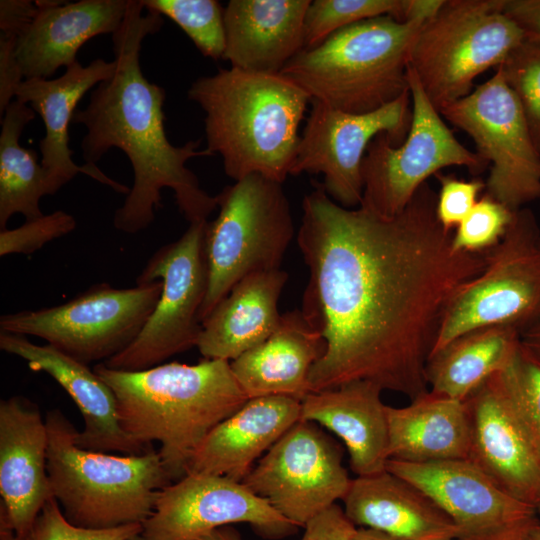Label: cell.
<instances>
[{
    "instance_id": "6da1fadb",
    "label": "cell",
    "mask_w": 540,
    "mask_h": 540,
    "mask_svg": "<svg viewBox=\"0 0 540 540\" xmlns=\"http://www.w3.org/2000/svg\"><path fill=\"white\" fill-rule=\"evenodd\" d=\"M314 186L297 232L308 268L300 310L326 343L310 390L368 381L413 400L429 391L426 366L447 309L483 271L485 252L454 248L428 182L392 217L343 207Z\"/></svg>"
},
{
    "instance_id": "7a4b0ae2",
    "label": "cell",
    "mask_w": 540,
    "mask_h": 540,
    "mask_svg": "<svg viewBox=\"0 0 540 540\" xmlns=\"http://www.w3.org/2000/svg\"><path fill=\"white\" fill-rule=\"evenodd\" d=\"M143 9L141 0H129L125 18L112 34L116 70L92 90L87 106L77 109L72 119L87 129L81 141L86 164L95 165L112 147L122 150L131 163L133 185L113 217L114 227L129 234L154 221L163 188L173 190L189 224L207 221L217 207V197L204 191L186 167L192 158L213 155L199 149L201 140L183 146L170 143L165 131V90L142 72V42L164 24L160 14L142 15Z\"/></svg>"
},
{
    "instance_id": "3957f363",
    "label": "cell",
    "mask_w": 540,
    "mask_h": 540,
    "mask_svg": "<svg viewBox=\"0 0 540 540\" xmlns=\"http://www.w3.org/2000/svg\"><path fill=\"white\" fill-rule=\"evenodd\" d=\"M95 373L112 389L123 430L158 451L170 480L187 475L191 459L209 433L249 399L235 379L230 361L203 359L122 371L104 363Z\"/></svg>"
},
{
    "instance_id": "277c9868",
    "label": "cell",
    "mask_w": 540,
    "mask_h": 540,
    "mask_svg": "<svg viewBox=\"0 0 540 540\" xmlns=\"http://www.w3.org/2000/svg\"><path fill=\"white\" fill-rule=\"evenodd\" d=\"M188 99L205 113L206 149L235 181L259 174L283 184L300 142L310 96L281 73L219 68L197 78Z\"/></svg>"
},
{
    "instance_id": "5b68a950",
    "label": "cell",
    "mask_w": 540,
    "mask_h": 540,
    "mask_svg": "<svg viewBox=\"0 0 540 540\" xmlns=\"http://www.w3.org/2000/svg\"><path fill=\"white\" fill-rule=\"evenodd\" d=\"M426 21L389 15L362 20L301 50L280 73L330 108L375 111L409 91L410 51Z\"/></svg>"
},
{
    "instance_id": "8992f818",
    "label": "cell",
    "mask_w": 540,
    "mask_h": 540,
    "mask_svg": "<svg viewBox=\"0 0 540 540\" xmlns=\"http://www.w3.org/2000/svg\"><path fill=\"white\" fill-rule=\"evenodd\" d=\"M47 472L53 496L75 526L107 529L143 524L170 480L159 452L114 455L83 449L59 409L47 412Z\"/></svg>"
},
{
    "instance_id": "52a82bcc",
    "label": "cell",
    "mask_w": 540,
    "mask_h": 540,
    "mask_svg": "<svg viewBox=\"0 0 540 540\" xmlns=\"http://www.w3.org/2000/svg\"><path fill=\"white\" fill-rule=\"evenodd\" d=\"M216 197L219 213L207 221L204 233L208 285L201 322L241 279L280 269L295 233L289 201L279 182L251 174Z\"/></svg>"
},
{
    "instance_id": "ba28073f",
    "label": "cell",
    "mask_w": 540,
    "mask_h": 540,
    "mask_svg": "<svg viewBox=\"0 0 540 540\" xmlns=\"http://www.w3.org/2000/svg\"><path fill=\"white\" fill-rule=\"evenodd\" d=\"M503 4L504 0H444L419 30L409 66L438 111L468 95L477 76L498 68L525 40Z\"/></svg>"
},
{
    "instance_id": "9c48e42d",
    "label": "cell",
    "mask_w": 540,
    "mask_h": 540,
    "mask_svg": "<svg viewBox=\"0 0 540 540\" xmlns=\"http://www.w3.org/2000/svg\"><path fill=\"white\" fill-rule=\"evenodd\" d=\"M485 259L483 271L452 299L431 355L474 329L507 326L523 335L540 326V228L530 209L514 212Z\"/></svg>"
},
{
    "instance_id": "30bf717a",
    "label": "cell",
    "mask_w": 540,
    "mask_h": 540,
    "mask_svg": "<svg viewBox=\"0 0 540 540\" xmlns=\"http://www.w3.org/2000/svg\"><path fill=\"white\" fill-rule=\"evenodd\" d=\"M162 288L161 280L124 289L96 284L57 306L2 315L0 331L41 338L86 365L105 362L137 338Z\"/></svg>"
},
{
    "instance_id": "8fae6325",
    "label": "cell",
    "mask_w": 540,
    "mask_h": 540,
    "mask_svg": "<svg viewBox=\"0 0 540 540\" xmlns=\"http://www.w3.org/2000/svg\"><path fill=\"white\" fill-rule=\"evenodd\" d=\"M412 117L405 140L394 145L386 133L369 144L362 161L360 206L382 216L400 213L427 179L449 166H462L473 175L488 163L462 145L432 105L408 65Z\"/></svg>"
},
{
    "instance_id": "7c38bea8",
    "label": "cell",
    "mask_w": 540,
    "mask_h": 540,
    "mask_svg": "<svg viewBox=\"0 0 540 540\" xmlns=\"http://www.w3.org/2000/svg\"><path fill=\"white\" fill-rule=\"evenodd\" d=\"M206 223H190L179 239L163 245L150 257L136 284L161 280V295L137 338L102 362L108 368L140 371L197 347L202 331L199 315L208 285Z\"/></svg>"
},
{
    "instance_id": "4fadbf2b",
    "label": "cell",
    "mask_w": 540,
    "mask_h": 540,
    "mask_svg": "<svg viewBox=\"0 0 540 540\" xmlns=\"http://www.w3.org/2000/svg\"><path fill=\"white\" fill-rule=\"evenodd\" d=\"M439 113L474 141L490 164L485 193L517 211L540 198V152L501 72Z\"/></svg>"
},
{
    "instance_id": "5bb4252c",
    "label": "cell",
    "mask_w": 540,
    "mask_h": 540,
    "mask_svg": "<svg viewBox=\"0 0 540 540\" xmlns=\"http://www.w3.org/2000/svg\"><path fill=\"white\" fill-rule=\"evenodd\" d=\"M343 450L314 422L297 421L251 469L242 483L278 513L304 527L342 500L352 479Z\"/></svg>"
},
{
    "instance_id": "9a60e30c",
    "label": "cell",
    "mask_w": 540,
    "mask_h": 540,
    "mask_svg": "<svg viewBox=\"0 0 540 540\" xmlns=\"http://www.w3.org/2000/svg\"><path fill=\"white\" fill-rule=\"evenodd\" d=\"M411 93L372 112L355 114L311 100V110L300 135L290 175L321 174L320 183L339 205L360 206L363 195L362 161L371 141L386 133L394 145L408 133Z\"/></svg>"
},
{
    "instance_id": "2e32d148",
    "label": "cell",
    "mask_w": 540,
    "mask_h": 540,
    "mask_svg": "<svg viewBox=\"0 0 540 540\" xmlns=\"http://www.w3.org/2000/svg\"><path fill=\"white\" fill-rule=\"evenodd\" d=\"M386 469L424 491L458 528L460 540H530L540 525L534 506L503 491L468 460L389 459Z\"/></svg>"
},
{
    "instance_id": "e0dca14e",
    "label": "cell",
    "mask_w": 540,
    "mask_h": 540,
    "mask_svg": "<svg viewBox=\"0 0 540 540\" xmlns=\"http://www.w3.org/2000/svg\"><path fill=\"white\" fill-rule=\"evenodd\" d=\"M233 523H248L267 539L288 537L299 528L242 482L194 473L160 491L153 513L142 524V536L145 540H198Z\"/></svg>"
},
{
    "instance_id": "ac0fdd59",
    "label": "cell",
    "mask_w": 540,
    "mask_h": 540,
    "mask_svg": "<svg viewBox=\"0 0 540 540\" xmlns=\"http://www.w3.org/2000/svg\"><path fill=\"white\" fill-rule=\"evenodd\" d=\"M463 402L470 430L467 460L503 491L535 507L540 498V448L509 401L499 372Z\"/></svg>"
},
{
    "instance_id": "d6986e66",
    "label": "cell",
    "mask_w": 540,
    "mask_h": 540,
    "mask_svg": "<svg viewBox=\"0 0 540 540\" xmlns=\"http://www.w3.org/2000/svg\"><path fill=\"white\" fill-rule=\"evenodd\" d=\"M48 430L39 407L22 396L0 402V524L21 539L48 499Z\"/></svg>"
},
{
    "instance_id": "ffe728a7",
    "label": "cell",
    "mask_w": 540,
    "mask_h": 540,
    "mask_svg": "<svg viewBox=\"0 0 540 540\" xmlns=\"http://www.w3.org/2000/svg\"><path fill=\"white\" fill-rule=\"evenodd\" d=\"M0 349L25 360L33 371L51 376L72 398L83 418L75 443L86 450L142 455L154 450L132 439L121 427L112 389L88 365L49 344L0 331Z\"/></svg>"
},
{
    "instance_id": "44dd1931",
    "label": "cell",
    "mask_w": 540,
    "mask_h": 540,
    "mask_svg": "<svg viewBox=\"0 0 540 540\" xmlns=\"http://www.w3.org/2000/svg\"><path fill=\"white\" fill-rule=\"evenodd\" d=\"M115 70L114 60L107 62L99 58L87 66L77 62L58 78H30L18 86L15 98L29 103L45 126V136L39 143L40 163L49 176L53 194L79 173L118 193L127 195L130 192V188L105 175L96 165H77L72 160L73 151L69 147V125L77 104L92 87L110 78Z\"/></svg>"
},
{
    "instance_id": "7402d4cb",
    "label": "cell",
    "mask_w": 540,
    "mask_h": 540,
    "mask_svg": "<svg viewBox=\"0 0 540 540\" xmlns=\"http://www.w3.org/2000/svg\"><path fill=\"white\" fill-rule=\"evenodd\" d=\"M36 4L38 12L16 46L25 79H49L58 68L77 63V53L88 40L120 27L129 0H36Z\"/></svg>"
},
{
    "instance_id": "603a6c76",
    "label": "cell",
    "mask_w": 540,
    "mask_h": 540,
    "mask_svg": "<svg viewBox=\"0 0 540 540\" xmlns=\"http://www.w3.org/2000/svg\"><path fill=\"white\" fill-rule=\"evenodd\" d=\"M301 401L288 396L250 398L218 424L191 459L187 474L224 476L242 482L260 459L297 421Z\"/></svg>"
},
{
    "instance_id": "cb8c5ba5",
    "label": "cell",
    "mask_w": 540,
    "mask_h": 540,
    "mask_svg": "<svg viewBox=\"0 0 540 540\" xmlns=\"http://www.w3.org/2000/svg\"><path fill=\"white\" fill-rule=\"evenodd\" d=\"M355 526L400 540L458 539L459 530L420 488L388 471L352 479L342 499Z\"/></svg>"
},
{
    "instance_id": "d4e9b609",
    "label": "cell",
    "mask_w": 540,
    "mask_h": 540,
    "mask_svg": "<svg viewBox=\"0 0 540 540\" xmlns=\"http://www.w3.org/2000/svg\"><path fill=\"white\" fill-rule=\"evenodd\" d=\"M310 0H230L224 59L242 70L280 73L304 49Z\"/></svg>"
},
{
    "instance_id": "484cf974",
    "label": "cell",
    "mask_w": 540,
    "mask_h": 540,
    "mask_svg": "<svg viewBox=\"0 0 540 540\" xmlns=\"http://www.w3.org/2000/svg\"><path fill=\"white\" fill-rule=\"evenodd\" d=\"M382 389L368 381L309 393L301 401L300 420L311 421L336 434L349 453L357 476L386 470L388 422Z\"/></svg>"
},
{
    "instance_id": "4316f807",
    "label": "cell",
    "mask_w": 540,
    "mask_h": 540,
    "mask_svg": "<svg viewBox=\"0 0 540 540\" xmlns=\"http://www.w3.org/2000/svg\"><path fill=\"white\" fill-rule=\"evenodd\" d=\"M325 350L323 337L300 309L293 310L282 314L266 340L230 361V366L249 399L279 395L302 401L311 393V369Z\"/></svg>"
},
{
    "instance_id": "83f0119b",
    "label": "cell",
    "mask_w": 540,
    "mask_h": 540,
    "mask_svg": "<svg viewBox=\"0 0 540 540\" xmlns=\"http://www.w3.org/2000/svg\"><path fill=\"white\" fill-rule=\"evenodd\" d=\"M287 279L281 269L241 279L202 322L201 355L232 361L266 340L279 325L278 302Z\"/></svg>"
},
{
    "instance_id": "f1b7e54d",
    "label": "cell",
    "mask_w": 540,
    "mask_h": 540,
    "mask_svg": "<svg viewBox=\"0 0 540 540\" xmlns=\"http://www.w3.org/2000/svg\"><path fill=\"white\" fill-rule=\"evenodd\" d=\"M389 459L409 463L467 460L469 420L463 401L432 391L404 407H386Z\"/></svg>"
},
{
    "instance_id": "f546056e",
    "label": "cell",
    "mask_w": 540,
    "mask_h": 540,
    "mask_svg": "<svg viewBox=\"0 0 540 540\" xmlns=\"http://www.w3.org/2000/svg\"><path fill=\"white\" fill-rule=\"evenodd\" d=\"M521 333L512 327L489 326L466 332L432 354L426 366L430 391L464 401L517 355Z\"/></svg>"
},
{
    "instance_id": "4dcf8cb0",
    "label": "cell",
    "mask_w": 540,
    "mask_h": 540,
    "mask_svg": "<svg viewBox=\"0 0 540 540\" xmlns=\"http://www.w3.org/2000/svg\"><path fill=\"white\" fill-rule=\"evenodd\" d=\"M35 118V111L15 99L1 117L0 134V228L22 214L26 221L43 215L39 202L53 195L49 176L33 149L19 144L24 127Z\"/></svg>"
},
{
    "instance_id": "1f68e13d",
    "label": "cell",
    "mask_w": 540,
    "mask_h": 540,
    "mask_svg": "<svg viewBox=\"0 0 540 540\" xmlns=\"http://www.w3.org/2000/svg\"><path fill=\"white\" fill-rule=\"evenodd\" d=\"M414 0H314L304 18V49L316 47L336 31L362 20L392 16L412 20Z\"/></svg>"
},
{
    "instance_id": "d6a6232c",
    "label": "cell",
    "mask_w": 540,
    "mask_h": 540,
    "mask_svg": "<svg viewBox=\"0 0 540 540\" xmlns=\"http://www.w3.org/2000/svg\"><path fill=\"white\" fill-rule=\"evenodd\" d=\"M147 11L166 16L192 40L203 56L224 59V8L216 0H141Z\"/></svg>"
},
{
    "instance_id": "836d02e7",
    "label": "cell",
    "mask_w": 540,
    "mask_h": 540,
    "mask_svg": "<svg viewBox=\"0 0 540 540\" xmlns=\"http://www.w3.org/2000/svg\"><path fill=\"white\" fill-rule=\"evenodd\" d=\"M496 69L515 94L540 152V43L525 39Z\"/></svg>"
},
{
    "instance_id": "e575fe53",
    "label": "cell",
    "mask_w": 540,
    "mask_h": 540,
    "mask_svg": "<svg viewBox=\"0 0 540 540\" xmlns=\"http://www.w3.org/2000/svg\"><path fill=\"white\" fill-rule=\"evenodd\" d=\"M499 375L514 410L540 448V359L521 344Z\"/></svg>"
},
{
    "instance_id": "d590c367",
    "label": "cell",
    "mask_w": 540,
    "mask_h": 540,
    "mask_svg": "<svg viewBox=\"0 0 540 540\" xmlns=\"http://www.w3.org/2000/svg\"><path fill=\"white\" fill-rule=\"evenodd\" d=\"M38 11L35 1H0V115L13 101L23 81V73L16 56L18 37Z\"/></svg>"
},
{
    "instance_id": "8d00e7d4",
    "label": "cell",
    "mask_w": 540,
    "mask_h": 540,
    "mask_svg": "<svg viewBox=\"0 0 540 540\" xmlns=\"http://www.w3.org/2000/svg\"><path fill=\"white\" fill-rule=\"evenodd\" d=\"M514 212L488 194H484L453 233L456 250L484 253L505 235Z\"/></svg>"
},
{
    "instance_id": "74e56055",
    "label": "cell",
    "mask_w": 540,
    "mask_h": 540,
    "mask_svg": "<svg viewBox=\"0 0 540 540\" xmlns=\"http://www.w3.org/2000/svg\"><path fill=\"white\" fill-rule=\"evenodd\" d=\"M142 524L107 529L75 526L64 516L55 497L46 501L28 532L20 540H128L141 534Z\"/></svg>"
},
{
    "instance_id": "f35d334b",
    "label": "cell",
    "mask_w": 540,
    "mask_h": 540,
    "mask_svg": "<svg viewBox=\"0 0 540 540\" xmlns=\"http://www.w3.org/2000/svg\"><path fill=\"white\" fill-rule=\"evenodd\" d=\"M75 218L63 211L57 210L50 214L25 221L14 229L0 231V256L10 254L30 255L42 248L48 242L63 237L76 228Z\"/></svg>"
},
{
    "instance_id": "ab89813d",
    "label": "cell",
    "mask_w": 540,
    "mask_h": 540,
    "mask_svg": "<svg viewBox=\"0 0 540 540\" xmlns=\"http://www.w3.org/2000/svg\"><path fill=\"white\" fill-rule=\"evenodd\" d=\"M434 176L440 183L436 205L437 218L446 231L452 232L479 200V194L485 190V182L481 179L464 180L442 172Z\"/></svg>"
},
{
    "instance_id": "60d3db41",
    "label": "cell",
    "mask_w": 540,
    "mask_h": 540,
    "mask_svg": "<svg viewBox=\"0 0 540 540\" xmlns=\"http://www.w3.org/2000/svg\"><path fill=\"white\" fill-rule=\"evenodd\" d=\"M301 540H352L357 527L336 503L312 517Z\"/></svg>"
},
{
    "instance_id": "b9f144b4",
    "label": "cell",
    "mask_w": 540,
    "mask_h": 540,
    "mask_svg": "<svg viewBox=\"0 0 540 540\" xmlns=\"http://www.w3.org/2000/svg\"><path fill=\"white\" fill-rule=\"evenodd\" d=\"M503 11L526 40L540 43V0H504Z\"/></svg>"
},
{
    "instance_id": "7bdbcfd3",
    "label": "cell",
    "mask_w": 540,
    "mask_h": 540,
    "mask_svg": "<svg viewBox=\"0 0 540 540\" xmlns=\"http://www.w3.org/2000/svg\"><path fill=\"white\" fill-rule=\"evenodd\" d=\"M198 540H242L239 532L230 526L217 528Z\"/></svg>"
},
{
    "instance_id": "ee69618b",
    "label": "cell",
    "mask_w": 540,
    "mask_h": 540,
    "mask_svg": "<svg viewBox=\"0 0 540 540\" xmlns=\"http://www.w3.org/2000/svg\"><path fill=\"white\" fill-rule=\"evenodd\" d=\"M352 540H400L384 532L360 527L357 528Z\"/></svg>"
},
{
    "instance_id": "f6af8a7d",
    "label": "cell",
    "mask_w": 540,
    "mask_h": 540,
    "mask_svg": "<svg viewBox=\"0 0 540 540\" xmlns=\"http://www.w3.org/2000/svg\"><path fill=\"white\" fill-rule=\"evenodd\" d=\"M521 340L522 344L540 359V327L523 334Z\"/></svg>"
},
{
    "instance_id": "bcb514c9",
    "label": "cell",
    "mask_w": 540,
    "mask_h": 540,
    "mask_svg": "<svg viewBox=\"0 0 540 540\" xmlns=\"http://www.w3.org/2000/svg\"><path fill=\"white\" fill-rule=\"evenodd\" d=\"M0 540H20L13 530L0 524Z\"/></svg>"
},
{
    "instance_id": "7dc6e473",
    "label": "cell",
    "mask_w": 540,
    "mask_h": 540,
    "mask_svg": "<svg viewBox=\"0 0 540 540\" xmlns=\"http://www.w3.org/2000/svg\"><path fill=\"white\" fill-rule=\"evenodd\" d=\"M530 540H540V525L533 531Z\"/></svg>"
},
{
    "instance_id": "c3c4849f",
    "label": "cell",
    "mask_w": 540,
    "mask_h": 540,
    "mask_svg": "<svg viewBox=\"0 0 540 540\" xmlns=\"http://www.w3.org/2000/svg\"><path fill=\"white\" fill-rule=\"evenodd\" d=\"M128 540H145L144 537L142 536V533L141 534H138L136 536H133L131 538H129Z\"/></svg>"
},
{
    "instance_id": "681fc988",
    "label": "cell",
    "mask_w": 540,
    "mask_h": 540,
    "mask_svg": "<svg viewBox=\"0 0 540 540\" xmlns=\"http://www.w3.org/2000/svg\"><path fill=\"white\" fill-rule=\"evenodd\" d=\"M535 508H536V511H537L538 515L540 516V498H539Z\"/></svg>"
},
{
    "instance_id": "f907efd6",
    "label": "cell",
    "mask_w": 540,
    "mask_h": 540,
    "mask_svg": "<svg viewBox=\"0 0 540 540\" xmlns=\"http://www.w3.org/2000/svg\"><path fill=\"white\" fill-rule=\"evenodd\" d=\"M452 540H460V539H452Z\"/></svg>"
},
{
    "instance_id": "816d5d0a",
    "label": "cell",
    "mask_w": 540,
    "mask_h": 540,
    "mask_svg": "<svg viewBox=\"0 0 540 540\" xmlns=\"http://www.w3.org/2000/svg\"><path fill=\"white\" fill-rule=\"evenodd\" d=\"M538 327H540V326H538ZM536 328H537V327H536Z\"/></svg>"
}]
</instances>
